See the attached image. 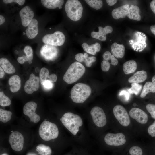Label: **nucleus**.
I'll list each match as a JSON object with an SVG mask.
<instances>
[{
	"mask_svg": "<svg viewBox=\"0 0 155 155\" xmlns=\"http://www.w3.org/2000/svg\"><path fill=\"white\" fill-rule=\"evenodd\" d=\"M60 120L63 125L74 135H76L80 127L83 124V121L80 116L72 112L65 113Z\"/></svg>",
	"mask_w": 155,
	"mask_h": 155,
	"instance_id": "f257e3e1",
	"label": "nucleus"
},
{
	"mask_svg": "<svg viewBox=\"0 0 155 155\" xmlns=\"http://www.w3.org/2000/svg\"><path fill=\"white\" fill-rule=\"evenodd\" d=\"M91 90L88 85L83 83H78L75 85L71 91V98L73 102L82 103L89 97Z\"/></svg>",
	"mask_w": 155,
	"mask_h": 155,
	"instance_id": "f03ea898",
	"label": "nucleus"
},
{
	"mask_svg": "<svg viewBox=\"0 0 155 155\" xmlns=\"http://www.w3.org/2000/svg\"><path fill=\"white\" fill-rule=\"evenodd\" d=\"M84 66L77 61L72 63L69 67L63 76V80L68 84L73 83L81 77L84 73Z\"/></svg>",
	"mask_w": 155,
	"mask_h": 155,
	"instance_id": "7ed1b4c3",
	"label": "nucleus"
},
{
	"mask_svg": "<svg viewBox=\"0 0 155 155\" xmlns=\"http://www.w3.org/2000/svg\"><path fill=\"white\" fill-rule=\"evenodd\" d=\"M38 132L40 137L46 141L55 139L59 135L58 129L56 125L46 121H43L41 124Z\"/></svg>",
	"mask_w": 155,
	"mask_h": 155,
	"instance_id": "20e7f679",
	"label": "nucleus"
},
{
	"mask_svg": "<svg viewBox=\"0 0 155 155\" xmlns=\"http://www.w3.org/2000/svg\"><path fill=\"white\" fill-rule=\"evenodd\" d=\"M65 9L67 16L71 20L77 21L81 18L83 7L78 0H67L65 4Z\"/></svg>",
	"mask_w": 155,
	"mask_h": 155,
	"instance_id": "39448f33",
	"label": "nucleus"
},
{
	"mask_svg": "<svg viewBox=\"0 0 155 155\" xmlns=\"http://www.w3.org/2000/svg\"><path fill=\"white\" fill-rule=\"evenodd\" d=\"M65 40L64 34L60 31H57L52 34H47L42 38L43 42L45 44L55 46L62 45Z\"/></svg>",
	"mask_w": 155,
	"mask_h": 155,
	"instance_id": "423d86ee",
	"label": "nucleus"
},
{
	"mask_svg": "<svg viewBox=\"0 0 155 155\" xmlns=\"http://www.w3.org/2000/svg\"><path fill=\"white\" fill-rule=\"evenodd\" d=\"M113 112L115 117L122 125L127 127L129 125V117L123 106L120 105H116L114 107Z\"/></svg>",
	"mask_w": 155,
	"mask_h": 155,
	"instance_id": "0eeeda50",
	"label": "nucleus"
},
{
	"mask_svg": "<svg viewBox=\"0 0 155 155\" xmlns=\"http://www.w3.org/2000/svg\"><path fill=\"white\" fill-rule=\"evenodd\" d=\"M93 121L97 126L102 127L106 124V116L103 110L98 106L93 107L90 112Z\"/></svg>",
	"mask_w": 155,
	"mask_h": 155,
	"instance_id": "6e6552de",
	"label": "nucleus"
},
{
	"mask_svg": "<svg viewBox=\"0 0 155 155\" xmlns=\"http://www.w3.org/2000/svg\"><path fill=\"white\" fill-rule=\"evenodd\" d=\"M104 140L107 145L115 146L122 145L126 142L124 135L121 133H108L105 136Z\"/></svg>",
	"mask_w": 155,
	"mask_h": 155,
	"instance_id": "1a4fd4ad",
	"label": "nucleus"
},
{
	"mask_svg": "<svg viewBox=\"0 0 155 155\" xmlns=\"http://www.w3.org/2000/svg\"><path fill=\"white\" fill-rule=\"evenodd\" d=\"M58 53V50L55 46L45 44L41 48L40 53L46 61H51L55 59Z\"/></svg>",
	"mask_w": 155,
	"mask_h": 155,
	"instance_id": "9d476101",
	"label": "nucleus"
},
{
	"mask_svg": "<svg viewBox=\"0 0 155 155\" xmlns=\"http://www.w3.org/2000/svg\"><path fill=\"white\" fill-rule=\"evenodd\" d=\"M37 106L36 102L30 101L27 102L23 108L24 114L29 117L30 121L34 123L38 122L40 119V116L35 112Z\"/></svg>",
	"mask_w": 155,
	"mask_h": 155,
	"instance_id": "9b49d317",
	"label": "nucleus"
},
{
	"mask_svg": "<svg viewBox=\"0 0 155 155\" xmlns=\"http://www.w3.org/2000/svg\"><path fill=\"white\" fill-rule=\"evenodd\" d=\"M9 141L13 150L19 151L23 149L24 138L20 132L16 131L12 132L9 137Z\"/></svg>",
	"mask_w": 155,
	"mask_h": 155,
	"instance_id": "f8f14e48",
	"label": "nucleus"
},
{
	"mask_svg": "<svg viewBox=\"0 0 155 155\" xmlns=\"http://www.w3.org/2000/svg\"><path fill=\"white\" fill-rule=\"evenodd\" d=\"M40 81L39 77L36 76L33 73L30 74L29 79L25 84V92L28 94H31L37 91L39 88Z\"/></svg>",
	"mask_w": 155,
	"mask_h": 155,
	"instance_id": "ddd939ff",
	"label": "nucleus"
},
{
	"mask_svg": "<svg viewBox=\"0 0 155 155\" xmlns=\"http://www.w3.org/2000/svg\"><path fill=\"white\" fill-rule=\"evenodd\" d=\"M21 23L22 26L26 27L33 19L34 13L29 6H26L22 8L19 12Z\"/></svg>",
	"mask_w": 155,
	"mask_h": 155,
	"instance_id": "4468645a",
	"label": "nucleus"
},
{
	"mask_svg": "<svg viewBox=\"0 0 155 155\" xmlns=\"http://www.w3.org/2000/svg\"><path fill=\"white\" fill-rule=\"evenodd\" d=\"M129 114L132 118L141 124H145L148 121L147 114L140 109L136 108H133L130 110Z\"/></svg>",
	"mask_w": 155,
	"mask_h": 155,
	"instance_id": "2eb2a0df",
	"label": "nucleus"
},
{
	"mask_svg": "<svg viewBox=\"0 0 155 155\" xmlns=\"http://www.w3.org/2000/svg\"><path fill=\"white\" fill-rule=\"evenodd\" d=\"M98 28V32H92L91 33V36L92 38L102 41H105L106 39V35L111 33L113 30L112 27L109 26H106L104 28L102 26H99Z\"/></svg>",
	"mask_w": 155,
	"mask_h": 155,
	"instance_id": "dca6fc26",
	"label": "nucleus"
},
{
	"mask_svg": "<svg viewBox=\"0 0 155 155\" xmlns=\"http://www.w3.org/2000/svg\"><path fill=\"white\" fill-rule=\"evenodd\" d=\"M27 37L30 39L35 38L38 32V23L37 20L33 18L28 26L25 30Z\"/></svg>",
	"mask_w": 155,
	"mask_h": 155,
	"instance_id": "f3484780",
	"label": "nucleus"
},
{
	"mask_svg": "<svg viewBox=\"0 0 155 155\" xmlns=\"http://www.w3.org/2000/svg\"><path fill=\"white\" fill-rule=\"evenodd\" d=\"M129 7V5L126 4L115 9L112 12V17L115 19L125 18Z\"/></svg>",
	"mask_w": 155,
	"mask_h": 155,
	"instance_id": "a211bd4d",
	"label": "nucleus"
},
{
	"mask_svg": "<svg viewBox=\"0 0 155 155\" xmlns=\"http://www.w3.org/2000/svg\"><path fill=\"white\" fill-rule=\"evenodd\" d=\"M24 51L26 55L19 57L17 59L18 61L20 64H23L26 61H31L33 59V51L32 47L28 45L25 46Z\"/></svg>",
	"mask_w": 155,
	"mask_h": 155,
	"instance_id": "6ab92c4d",
	"label": "nucleus"
},
{
	"mask_svg": "<svg viewBox=\"0 0 155 155\" xmlns=\"http://www.w3.org/2000/svg\"><path fill=\"white\" fill-rule=\"evenodd\" d=\"M8 83L10 86V90L12 92H18L20 88L21 79L18 75H15L11 77L9 80Z\"/></svg>",
	"mask_w": 155,
	"mask_h": 155,
	"instance_id": "aec40b11",
	"label": "nucleus"
},
{
	"mask_svg": "<svg viewBox=\"0 0 155 155\" xmlns=\"http://www.w3.org/2000/svg\"><path fill=\"white\" fill-rule=\"evenodd\" d=\"M111 51L113 55L116 58H122L125 54V47L123 44L115 42L111 45Z\"/></svg>",
	"mask_w": 155,
	"mask_h": 155,
	"instance_id": "412c9836",
	"label": "nucleus"
},
{
	"mask_svg": "<svg viewBox=\"0 0 155 155\" xmlns=\"http://www.w3.org/2000/svg\"><path fill=\"white\" fill-rule=\"evenodd\" d=\"M147 72L144 70L139 71L135 73L128 80L129 83H138L145 81L147 78Z\"/></svg>",
	"mask_w": 155,
	"mask_h": 155,
	"instance_id": "4be33fe9",
	"label": "nucleus"
},
{
	"mask_svg": "<svg viewBox=\"0 0 155 155\" xmlns=\"http://www.w3.org/2000/svg\"><path fill=\"white\" fill-rule=\"evenodd\" d=\"M140 11V8L137 6L132 5L128 9L126 16L130 19L140 21L141 19Z\"/></svg>",
	"mask_w": 155,
	"mask_h": 155,
	"instance_id": "5701e85b",
	"label": "nucleus"
},
{
	"mask_svg": "<svg viewBox=\"0 0 155 155\" xmlns=\"http://www.w3.org/2000/svg\"><path fill=\"white\" fill-rule=\"evenodd\" d=\"M0 65L6 73L11 74L14 73L16 72L14 67L6 58L3 57L0 58Z\"/></svg>",
	"mask_w": 155,
	"mask_h": 155,
	"instance_id": "b1692460",
	"label": "nucleus"
},
{
	"mask_svg": "<svg viewBox=\"0 0 155 155\" xmlns=\"http://www.w3.org/2000/svg\"><path fill=\"white\" fill-rule=\"evenodd\" d=\"M40 1L43 6L50 9L61 7L64 3V1L62 0H41Z\"/></svg>",
	"mask_w": 155,
	"mask_h": 155,
	"instance_id": "393cba45",
	"label": "nucleus"
},
{
	"mask_svg": "<svg viewBox=\"0 0 155 155\" xmlns=\"http://www.w3.org/2000/svg\"><path fill=\"white\" fill-rule=\"evenodd\" d=\"M137 67L136 61L133 60L128 61L123 64V70L126 74L132 73L135 71Z\"/></svg>",
	"mask_w": 155,
	"mask_h": 155,
	"instance_id": "a878e982",
	"label": "nucleus"
},
{
	"mask_svg": "<svg viewBox=\"0 0 155 155\" xmlns=\"http://www.w3.org/2000/svg\"><path fill=\"white\" fill-rule=\"evenodd\" d=\"M155 92V87L151 82H148L146 83L144 85L140 97L143 98L149 92Z\"/></svg>",
	"mask_w": 155,
	"mask_h": 155,
	"instance_id": "bb28decb",
	"label": "nucleus"
},
{
	"mask_svg": "<svg viewBox=\"0 0 155 155\" xmlns=\"http://www.w3.org/2000/svg\"><path fill=\"white\" fill-rule=\"evenodd\" d=\"M36 150L40 155H51L52 152L50 147L42 144L38 145L36 147Z\"/></svg>",
	"mask_w": 155,
	"mask_h": 155,
	"instance_id": "cd10ccee",
	"label": "nucleus"
},
{
	"mask_svg": "<svg viewBox=\"0 0 155 155\" xmlns=\"http://www.w3.org/2000/svg\"><path fill=\"white\" fill-rule=\"evenodd\" d=\"M12 113L9 111L0 109V120L3 123H6L11 118Z\"/></svg>",
	"mask_w": 155,
	"mask_h": 155,
	"instance_id": "c85d7f7f",
	"label": "nucleus"
},
{
	"mask_svg": "<svg viewBox=\"0 0 155 155\" xmlns=\"http://www.w3.org/2000/svg\"><path fill=\"white\" fill-rule=\"evenodd\" d=\"M49 71L46 68L43 67L41 69L39 73V78L42 85H43L45 81L47 80V78H49Z\"/></svg>",
	"mask_w": 155,
	"mask_h": 155,
	"instance_id": "c756f323",
	"label": "nucleus"
},
{
	"mask_svg": "<svg viewBox=\"0 0 155 155\" xmlns=\"http://www.w3.org/2000/svg\"><path fill=\"white\" fill-rule=\"evenodd\" d=\"M87 3L91 7L98 10L100 9L103 5V3L101 0H86Z\"/></svg>",
	"mask_w": 155,
	"mask_h": 155,
	"instance_id": "7c9ffc66",
	"label": "nucleus"
},
{
	"mask_svg": "<svg viewBox=\"0 0 155 155\" xmlns=\"http://www.w3.org/2000/svg\"><path fill=\"white\" fill-rule=\"evenodd\" d=\"M82 46L84 51L90 54L95 55L97 52L94 44L89 45L85 42L82 44Z\"/></svg>",
	"mask_w": 155,
	"mask_h": 155,
	"instance_id": "2f4dec72",
	"label": "nucleus"
},
{
	"mask_svg": "<svg viewBox=\"0 0 155 155\" xmlns=\"http://www.w3.org/2000/svg\"><path fill=\"white\" fill-rule=\"evenodd\" d=\"M11 102L10 98L6 96L3 91L0 92V105L2 106L10 105Z\"/></svg>",
	"mask_w": 155,
	"mask_h": 155,
	"instance_id": "473e14b6",
	"label": "nucleus"
},
{
	"mask_svg": "<svg viewBox=\"0 0 155 155\" xmlns=\"http://www.w3.org/2000/svg\"><path fill=\"white\" fill-rule=\"evenodd\" d=\"M142 88V85L138 83H132L131 87L128 90V91L130 93L134 94L137 95L140 92Z\"/></svg>",
	"mask_w": 155,
	"mask_h": 155,
	"instance_id": "72a5a7b5",
	"label": "nucleus"
},
{
	"mask_svg": "<svg viewBox=\"0 0 155 155\" xmlns=\"http://www.w3.org/2000/svg\"><path fill=\"white\" fill-rule=\"evenodd\" d=\"M84 60L86 65L88 67H90L92 63L95 62L96 60V58L94 56L88 57V55L86 53H84Z\"/></svg>",
	"mask_w": 155,
	"mask_h": 155,
	"instance_id": "f704fd0d",
	"label": "nucleus"
},
{
	"mask_svg": "<svg viewBox=\"0 0 155 155\" xmlns=\"http://www.w3.org/2000/svg\"><path fill=\"white\" fill-rule=\"evenodd\" d=\"M129 153L131 155H142L143 152L140 147L133 146L130 149Z\"/></svg>",
	"mask_w": 155,
	"mask_h": 155,
	"instance_id": "c9c22d12",
	"label": "nucleus"
},
{
	"mask_svg": "<svg viewBox=\"0 0 155 155\" xmlns=\"http://www.w3.org/2000/svg\"><path fill=\"white\" fill-rule=\"evenodd\" d=\"M146 108L151 115V117L155 119V105L150 104H148L146 105Z\"/></svg>",
	"mask_w": 155,
	"mask_h": 155,
	"instance_id": "e433bc0d",
	"label": "nucleus"
},
{
	"mask_svg": "<svg viewBox=\"0 0 155 155\" xmlns=\"http://www.w3.org/2000/svg\"><path fill=\"white\" fill-rule=\"evenodd\" d=\"M102 70L104 71L107 72L109 71L110 67V63L108 61L103 60L101 65Z\"/></svg>",
	"mask_w": 155,
	"mask_h": 155,
	"instance_id": "4c0bfd02",
	"label": "nucleus"
},
{
	"mask_svg": "<svg viewBox=\"0 0 155 155\" xmlns=\"http://www.w3.org/2000/svg\"><path fill=\"white\" fill-rule=\"evenodd\" d=\"M148 131L149 134L152 137H155V121L149 127Z\"/></svg>",
	"mask_w": 155,
	"mask_h": 155,
	"instance_id": "58836bf2",
	"label": "nucleus"
},
{
	"mask_svg": "<svg viewBox=\"0 0 155 155\" xmlns=\"http://www.w3.org/2000/svg\"><path fill=\"white\" fill-rule=\"evenodd\" d=\"M3 2L5 4L10 3L13 2L16 3L19 5L22 6L24 5L25 0H3Z\"/></svg>",
	"mask_w": 155,
	"mask_h": 155,
	"instance_id": "ea45409f",
	"label": "nucleus"
},
{
	"mask_svg": "<svg viewBox=\"0 0 155 155\" xmlns=\"http://www.w3.org/2000/svg\"><path fill=\"white\" fill-rule=\"evenodd\" d=\"M43 85L44 88L48 89L52 88L53 86L52 82L49 79L45 81Z\"/></svg>",
	"mask_w": 155,
	"mask_h": 155,
	"instance_id": "a19ab883",
	"label": "nucleus"
},
{
	"mask_svg": "<svg viewBox=\"0 0 155 155\" xmlns=\"http://www.w3.org/2000/svg\"><path fill=\"white\" fill-rule=\"evenodd\" d=\"M75 59L79 62H84V55L82 53L77 54L75 56Z\"/></svg>",
	"mask_w": 155,
	"mask_h": 155,
	"instance_id": "79ce46f5",
	"label": "nucleus"
},
{
	"mask_svg": "<svg viewBox=\"0 0 155 155\" xmlns=\"http://www.w3.org/2000/svg\"><path fill=\"white\" fill-rule=\"evenodd\" d=\"M111 55L110 52L106 51L103 53V58L105 60L108 61L111 60Z\"/></svg>",
	"mask_w": 155,
	"mask_h": 155,
	"instance_id": "37998d69",
	"label": "nucleus"
},
{
	"mask_svg": "<svg viewBox=\"0 0 155 155\" xmlns=\"http://www.w3.org/2000/svg\"><path fill=\"white\" fill-rule=\"evenodd\" d=\"M111 64L115 66L117 65L118 61L117 59L115 58V56L113 55H111Z\"/></svg>",
	"mask_w": 155,
	"mask_h": 155,
	"instance_id": "c03bdc74",
	"label": "nucleus"
},
{
	"mask_svg": "<svg viewBox=\"0 0 155 155\" xmlns=\"http://www.w3.org/2000/svg\"><path fill=\"white\" fill-rule=\"evenodd\" d=\"M49 80L53 82H56L57 80V76L55 74H52L49 75Z\"/></svg>",
	"mask_w": 155,
	"mask_h": 155,
	"instance_id": "a18cd8bd",
	"label": "nucleus"
},
{
	"mask_svg": "<svg viewBox=\"0 0 155 155\" xmlns=\"http://www.w3.org/2000/svg\"><path fill=\"white\" fill-rule=\"evenodd\" d=\"M150 7L152 11L155 14V0H153L151 1Z\"/></svg>",
	"mask_w": 155,
	"mask_h": 155,
	"instance_id": "49530a36",
	"label": "nucleus"
},
{
	"mask_svg": "<svg viewBox=\"0 0 155 155\" xmlns=\"http://www.w3.org/2000/svg\"><path fill=\"white\" fill-rule=\"evenodd\" d=\"M106 1L108 4L110 6H113L115 4L117 1L116 0H106Z\"/></svg>",
	"mask_w": 155,
	"mask_h": 155,
	"instance_id": "de8ad7c7",
	"label": "nucleus"
},
{
	"mask_svg": "<svg viewBox=\"0 0 155 155\" xmlns=\"http://www.w3.org/2000/svg\"><path fill=\"white\" fill-rule=\"evenodd\" d=\"M94 45L97 52H99L101 49L100 44L99 43L96 42L94 44Z\"/></svg>",
	"mask_w": 155,
	"mask_h": 155,
	"instance_id": "09e8293b",
	"label": "nucleus"
},
{
	"mask_svg": "<svg viewBox=\"0 0 155 155\" xmlns=\"http://www.w3.org/2000/svg\"><path fill=\"white\" fill-rule=\"evenodd\" d=\"M5 75L4 71L2 68V67H0V78H3Z\"/></svg>",
	"mask_w": 155,
	"mask_h": 155,
	"instance_id": "8fccbe9b",
	"label": "nucleus"
},
{
	"mask_svg": "<svg viewBox=\"0 0 155 155\" xmlns=\"http://www.w3.org/2000/svg\"><path fill=\"white\" fill-rule=\"evenodd\" d=\"M5 21V18L2 15H0V25H1L3 24Z\"/></svg>",
	"mask_w": 155,
	"mask_h": 155,
	"instance_id": "3c124183",
	"label": "nucleus"
},
{
	"mask_svg": "<svg viewBox=\"0 0 155 155\" xmlns=\"http://www.w3.org/2000/svg\"><path fill=\"white\" fill-rule=\"evenodd\" d=\"M150 30L151 32L155 35V25L150 26Z\"/></svg>",
	"mask_w": 155,
	"mask_h": 155,
	"instance_id": "603ef678",
	"label": "nucleus"
},
{
	"mask_svg": "<svg viewBox=\"0 0 155 155\" xmlns=\"http://www.w3.org/2000/svg\"><path fill=\"white\" fill-rule=\"evenodd\" d=\"M152 82L155 87V75L152 78Z\"/></svg>",
	"mask_w": 155,
	"mask_h": 155,
	"instance_id": "864d4df0",
	"label": "nucleus"
},
{
	"mask_svg": "<svg viewBox=\"0 0 155 155\" xmlns=\"http://www.w3.org/2000/svg\"><path fill=\"white\" fill-rule=\"evenodd\" d=\"M26 155H37L35 153L33 152H29Z\"/></svg>",
	"mask_w": 155,
	"mask_h": 155,
	"instance_id": "5fc2aeb1",
	"label": "nucleus"
},
{
	"mask_svg": "<svg viewBox=\"0 0 155 155\" xmlns=\"http://www.w3.org/2000/svg\"><path fill=\"white\" fill-rule=\"evenodd\" d=\"M1 155H8L7 153H5L3 154H2Z\"/></svg>",
	"mask_w": 155,
	"mask_h": 155,
	"instance_id": "6e6d98bb",
	"label": "nucleus"
},
{
	"mask_svg": "<svg viewBox=\"0 0 155 155\" xmlns=\"http://www.w3.org/2000/svg\"><path fill=\"white\" fill-rule=\"evenodd\" d=\"M29 63H31V61H29Z\"/></svg>",
	"mask_w": 155,
	"mask_h": 155,
	"instance_id": "4d7b16f0",
	"label": "nucleus"
}]
</instances>
